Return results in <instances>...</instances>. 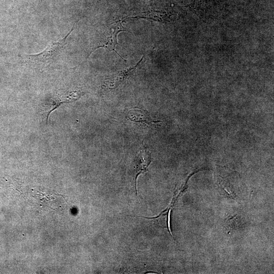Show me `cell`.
I'll list each match as a JSON object with an SVG mask.
<instances>
[{
    "label": "cell",
    "instance_id": "1",
    "mask_svg": "<svg viewBox=\"0 0 274 274\" xmlns=\"http://www.w3.org/2000/svg\"><path fill=\"white\" fill-rule=\"evenodd\" d=\"M72 28L71 31L61 40L50 44L42 52L35 54H23L20 56L22 60L27 64L33 65L38 67H45L51 64L58 56L65 42L73 31Z\"/></svg>",
    "mask_w": 274,
    "mask_h": 274
},
{
    "label": "cell",
    "instance_id": "2",
    "mask_svg": "<svg viewBox=\"0 0 274 274\" xmlns=\"http://www.w3.org/2000/svg\"><path fill=\"white\" fill-rule=\"evenodd\" d=\"M109 32L107 40L105 43L101 45L98 46L93 50L99 48H104L109 49L110 51L115 52L117 55L121 57L124 61H126L116 51V46L118 44L117 43V35L122 31H127V30L124 28L122 25L121 21H117L111 24L108 28Z\"/></svg>",
    "mask_w": 274,
    "mask_h": 274
},
{
    "label": "cell",
    "instance_id": "3",
    "mask_svg": "<svg viewBox=\"0 0 274 274\" xmlns=\"http://www.w3.org/2000/svg\"><path fill=\"white\" fill-rule=\"evenodd\" d=\"M126 117L129 120L144 127L154 126L159 122L153 120L149 113L142 109H135L130 110Z\"/></svg>",
    "mask_w": 274,
    "mask_h": 274
},
{
    "label": "cell",
    "instance_id": "4",
    "mask_svg": "<svg viewBox=\"0 0 274 274\" xmlns=\"http://www.w3.org/2000/svg\"><path fill=\"white\" fill-rule=\"evenodd\" d=\"M144 56L140 60L133 66L118 71L113 77L111 78L106 83V87L108 89H113L117 88L120 84L132 75L139 64L142 61Z\"/></svg>",
    "mask_w": 274,
    "mask_h": 274
},
{
    "label": "cell",
    "instance_id": "5",
    "mask_svg": "<svg viewBox=\"0 0 274 274\" xmlns=\"http://www.w3.org/2000/svg\"><path fill=\"white\" fill-rule=\"evenodd\" d=\"M151 162L150 153L146 149L143 150L139 154L135 164V189L137 194L136 182L138 176L147 169Z\"/></svg>",
    "mask_w": 274,
    "mask_h": 274
}]
</instances>
